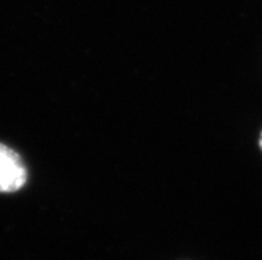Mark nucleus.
Here are the masks:
<instances>
[{
    "instance_id": "nucleus-1",
    "label": "nucleus",
    "mask_w": 262,
    "mask_h": 260,
    "mask_svg": "<svg viewBox=\"0 0 262 260\" xmlns=\"http://www.w3.org/2000/svg\"><path fill=\"white\" fill-rule=\"evenodd\" d=\"M28 178V170L23 158L12 148L0 142V193H16Z\"/></svg>"
},
{
    "instance_id": "nucleus-2",
    "label": "nucleus",
    "mask_w": 262,
    "mask_h": 260,
    "mask_svg": "<svg viewBox=\"0 0 262 260\" xmlns=\"http://www.w3.org/2000/svg\"><path fill=\"white\" fill-rule=\"evenodd\" d=\"M258 146L262 152V130H261V133H259V137H258Z\"/></svg>"
}]
</instances>
